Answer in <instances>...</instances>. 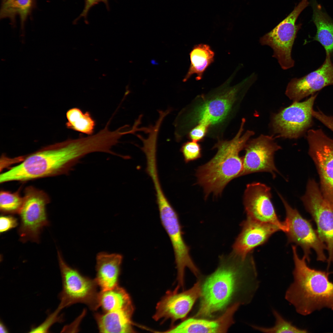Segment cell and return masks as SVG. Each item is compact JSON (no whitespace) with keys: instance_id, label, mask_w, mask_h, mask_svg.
I'll return each instance as SVG.
<instances>
[{"instance_id":"6da1fadb","label":"cell","mask_w":333,"mask_h":333,"mask_svg":"<svg viewBox=\"0 0 333 333\" xmlns=\"http://www.w3.org/2000/svg\"><path fill=\"white\" fill-rule=\"evenodd\" d=\"M200 281L201 295L194 317L206 319L223 314L234 304H249L260 284L251 253L245 258L232 252L220 257L217 269Z\"/></svg>"},{"instance_id":"7a4b0ae2","label":"cell","mask_w":333,"mask_h":333,"mask_svg":"<svg viewBox=\"0 0 333 333\" xmlns=\"http://www.w3.org/2000/svg\"><path fill=\"white\" fill-rule=\"evenodd\" d=\"M93 150L91 139L81 136L44 146L1 174L0 183L26 181L67 174L81 158Z\"/></svg>"},{"instance_id":"3957f363","label":"cell","mask_w":333,"mask_h":333,"mask_svg":"<svg viewBox=\"0 0 333 333\" xmlns=\"http://www.w3.org/2000/svg\"><path fill=\"white\" fill-rule=\"evenodd\" d=\"M294 268V281L287 289L286 299L300 314L306 315L327 308L333 310V282L330 273L310 268L304 256L301 258L292 246Z\"/></svg>"},{"instance_id":"277c9868","label":"cell","mask_w":333,"mask_h":333,"mask_svg":"<svg viewBox=\"0 0 333 333\" xmlns=\"http://www.w3.org/2000/svg\"><path fill=\"white\" fill-rule=\"evenodd\" d=\"M245 121V119H242L240 129L232 139L216 143L214 147L217 149L216 154L198 168L196 175L197 183L203 188L205 199L211 193L216 196L221 195L228 183L239 177L242 172L243 160L240 152L254 134L251 130L242 134Z\"/></svg>"},{"instance_id":"5b68a950","label":"cell","mask_w":333,"mask_h":333,"mask_svg":"<svg viewBox=\"0 0 333 333\" xmlns=\"http://www.w3.org/2000/svg\"><path fill=\"white\" fill-rule=\"evenodd\" d=\"M58 258L62 278V287L59 294L60 302L57 309L63 308L73 304L80 303L96 310L100 306L98 286L95 279L81 274L76 269L68 265L60 251Z\"/></svg>"},{"instance_id":"8992f818","label":"cell","mask_w":333,"mask_h":333,"mask_svg":"<svg viewBox=\"0 0 333 333\" xmlns=\"http://www.w3.org/2000/svg\"><path fill=\"white\" fill-rule=\"evenodd\" d=\"M309 4V0H302L293 11L271 31L260 39L262 45L273 50V57L276 58L282 68L293 67L294 61L292 57V48L301 24H296L301 12Z\"/></svg>"},{"instance_id":"52a82bcc","label":"cell","mask_w":333,"mask_h":333,"mask_svg":"<svg viewBox=\"0 0 333 333\" xmlns=\"http://www.w3.org/2000/svg\"><path fill=\"white\" fill-rule=\"evenodd\" d=\"M24 193L23 204L18 213L20 240L24 242H38L42 230L49 224L46 207L49 198L44 191L32 186L26 187Z\"/></svg>"},{"instance_id":"ba28073f","label":"cell","mask_w":333,"mask_h":333,"mask_svg":"<svg viewBox=\"0 0 333 333\" xmlns=\"http://www.w3.org/2000/svg\"><path fill=\"white\" fill-rule=\"evenodd\" d=\"M301 200L315 223L317 231L328 253L327 268L333 264V205L323 197L319 185L313 179L307 182Z\"/></svg>"},{"instance_id":"9c48e42d","label":"cell","mask_w":333,"mask_h":333,"mask_svg":"<svg viewBox=\"0 0 333 333\" xmlns=\"http://www.w3.org/2000/svg\"><path fill=\"white\" fill-rule=\"evenodd\" d=\"M306 139L308 154L319 175L320 190L324 199L333 205V139L321 129H309Z\"/></svg>"},{"instance_id":"30bf717a","label":"cell","mask_w":333,"mask_h":333,"mask_svg":"<svg viewBox=\"0 0 333 333\" xmlns=\"http://www.w3.org/2000/svg\"><path fill=\"white\" fill-rule=\"evenodd\" d=\"M285 209L286 218L285 221L288 228L286 232L289 243H293L302 249L304 255L310 262L311 250H314L318 261L324 262L327 259L324 253L327 249L310 220L303 218L295 208H293L279 193L278 194Z\"/></svg>"},{"instance_id":"8fae6325","label":"cell","mask_w":333,"mask_h":333,"mask_svg":"<svg viewBox=\"0 0 333 333\" xmlns=\"http://www.w3.org/2000/svg\"><path fill=\"white\" fill-rule=\"evenodd\" d=\"M318 93L304 101H294L273 116L272 125L278 137L297 138L312 126L313 107Z\"/></svg>"},{"instance_id":"7c38bea8","label":"cell","mask_w":333,"mask_h":333,"mask_svg":"<svg viewBox=\"0 0 333 333\" xmlns=\"http://www.w3.org/2000/svg\"><path fill=\"white\" fill-rule=\"evenodd\" d=\"M162 225L170 240L177 269L178 285L183 286L185 269L188 268L197 278L199 271L189 253V248L185 242L178 214L171 204L158 208Z\"/></svg>"},{"instance_id":"4fadbf2b","label":"cell","mask_w":333,"mask_h":333,"mask_svg":"<svg viewBox=\"0 0 333 333\" xmlns=\"http://www.w3.org/2000/svg\"><path fill=\"white\" fill-rule=\"evenodd\" d=\"M271 198V189L264 184L253 182L247 184L243 199L247 218L274 225L286 232L287 226L285 221L279 219Z\"/></svg>"},{"instance_id":"5bb4252c","label":"cell","mask_w":333,"mask_h":333,"mask_svg":"<svg viewBox=\"0 0 333 333\" xmlns=\"http://www.w3.org/2000/svg\"><path fill=\"white\" fill-rule=\"evenodd\" d=\"M243 157V168L239 176L258 172L270 173L273 178L279 171L274 159L275 152L281 149L273 136L261 134L248 141Z\"/></svg>"},{"instance_id":"9a60e30c","label":"cell","mask_w":333,"mask_h":333,"mask_svg":"<svg viewBox=\"0 0 333 333\" xmlns=\"http://www.w3.org/2000/svg\"><path fill=\"white\" fill-rule=\"evenodd\" d=\"M177 286L173 291H168L157 303L153 318L155 321L171 319L175 322L184 319L194 304L201 295L200 280L190 289L179 293Z\"/></svg>"},{"instance_id":"2e32d148","label":"cell","mask_w":333,"mask_h":333,"mask_svg":"<svg viewBox=\"0 0 333 333\" xmlns=\"http://www.w3.org/2000/svg\"><path fill=\"white\" fill-rule=\"evenodd\" d=\"M331 57L326 55L323 64L318 68L300 78L292 79L289 83L285 94L294 101L316 93L324 87L333 85V63Z\"/></svg>"},{"instance_id":"e0dca14e","label":"cell","mask_w":333,"mask_h":333,"mask_svg":"<svg viewBox=\"0 0 333 333\" xmlns=\"http://www.w3.org/2000/svg\"><path fill=\"white\" fill-rule=\"evenodd\" d=\"M241 225V231L233 245L232 253L243 258L254 248L265 243L273 233L280 230L274 225L248 218Z\"/></svg>"},{"instance_id":"ac0fdd59","label":"cell","mask_w":333,"mask_h":333,"mask_svg":"<svg viewBox=\"0 0 333 333\" xmlns=\"http://www.w3.org/2000/svg\"><path fill=\"white\" fill-rule=\"evenodd\" d=\"M240 305L235 304L214 320L192 318L167 331L168 333H226L234 323L233 317Z\"/></svg>"},{"instance_id":"d6986e66","label":"cell","mask_w":333,"mask_h":333,"mask_svg":"<svg viewBox=\"0 0 333 333\" xmlns=\"http://www.w3.org/2000/svg\"><path fill=\"white\" fill-rule=\"evenodd\" d=\"M237 90V87L230 89L201 105L195 112L196 121L208 126L223 121L235 101Z\"/></svg>"},{"instance_id":"ffe728a7","label":"cell","mask_w":333,"mask_h":333,"mask_svg":"<svg viewBox=\"0 0 333 333\" xmlns=\"http://www.w3.org/2000/svg\"><path fill=\"white\" fill-rule=\"evenodd\" d=\"M123 258L122 256L118 253L101 252L97 255L95 279L101 291L112 289L118 285Z\"/></svg>"},{"instance_id":"44dd1931","label":"cell","mask_w":333,"mask_h":333,"mask_svg":"<svg viewBox=\"0 0 333 333\" xmlns=\"http://www.w3.org/2000/svg\"><path fill=\"white\" fill-rule=\"evenodd\" d=\"M134 310H121L96 313L94 317L99 330L101 333H131V317Z\"/></svg>"},{"instance_id":"7402d4cb","label":"cell","mask_w":333,"mask_h":333,"mask_svg":"<svg viewBox=\"0 0 333 333\" xmlns=\"http://www.w3.org/2000/svg\"><path fill=\"white\" fill-rule=\"evenodd\" d=\"M313 20L317 29L314 39L324 48L326 55H333V22L324 13L320 5H313Z\"/></svg>"},{"instance_id":"603a6c76","label":"cell","mask_w":333,"mask_h":333,"mask_svg":"<svg viewBox=\"0 0 333 333\" xmlns=\"http://www.w3.org/2000/svg\"><path fill=\"white\" fill-rule=\"evenodd\" d=\"M214 52L208 45L200 44L195 45L190 53L191 64L183 81L185 82L194 74L196 80L203 77L204 72L214 61Z\"/></svg>"},{"instance_id":"cb8c5ba5","label":"cell","mask_w":333,"mask_h":333,"mask_svg":"<svg viewBox=\"0 0 333 333\" xmlns=\"http://www.w3.org/2000/svg\"><path fill=\"white\" fill-rule=\"evenodd\" d=\"M36 6V0H1L0 18H8L14 25L16 17L18 16L23 30L26 20Z\"/></svg>"},{"instance_id":"d4e9b609","label":"cell","mask_w":333,"mask_h":333,"mask_svg":"<svg viewBox=\"0 0 333 333\" xmlns=\"http://www.w3.org/2000/svg\"><path fill=\"white\" fill-rule=\"evenodd\" d=\"M100 306L104 312L121 310H134L128 294L118 285L99 293Z\"/></svg>"},{"instance_id":"484cf974","label":"cell","mask_w":333,"mask_h":333,"mask_svg":"<svg viewBox=\"0 0 333 333\" xmlns=\"http://www.w3.org/2000/svg\"><path fill=\"white\" fill-rule=\"evenodd\" d=\"M66 117L67 128L88 136L93 134L96 121L89 112L84 113L79 108H73L67 111Z\"/></svg>"},{"instance_id":"4316f807","label":"cell","mask_w":333,"mask_h":333,"mask_svg":"<svg viewBox=\"0 0 333 333\" xmlns=\"http://www.w3.org/2000/svg\"><path fill=\"white\" fill-rule=\"evenodd\" d=\"M23 197L18 192H10L1 191L0 194V210L3 214L19 213L22 207Z\"/></svg>"},{"instance_id":"83f0119b","label":"cell","mask_w":333,"mask_h":333,"mask_svg":"<svg viewBox=\"0 0 333 333\" xmlns=\"http://www.w3.org/2000/svg\"><path fill=\"white\" fill-rule=\"evenodd\" d=\"M275 318V325L269 328L263 327L255 325L251 327L254 329L264 333H306V330L299 328L292 325V323L285 320L276 310H273Z\"/></svg>"},{"instance_id":"f1b7e54d","label":"cell","mask_w":333,"mask_h":333,"mask_svg":"<svg viewBox=\"0 0 333 333\" xmlns=\"http://www.w3.org/2000/svg\"><path fill=\"white\" fill-rule=\"evenodd\" d=\"M180 150L186 163L196 160L201 156L200 146L196 141H192L184 143Z\"/></svg>"},{"instance_id":"f546056e","label":"cell","mask_w":333,"mask_h":333,"mask_svg":"<svg viewBox=\"0 0 333 333\" xmlns=\"http://www.w3.org/2000/svg\"><path fill=\"white\" fill-rule=\"evenodd\" d=\"M60 311L57 308L41 324L36 327L32 328L30 332L44 333L47 332L50 327L54 323L61 320L60 316L59 315Z\"/></svg>"},{"instance_id":"4dcf8cb0","label":"cell","mask_w":333,"mask_h":333,"mask_svg":"<svg viewBox=\"0 0 333 333\" xmlns=\"http://www.w3.org/2000/svg\"><path fill=\"white\" fill-rule=\"evenodd\" d=\"M84 6L83 11L80 15L73 21L74 23L77 22L81 18H83L85 22L87 23V16L90 9L93 6L98 4L100 2H102L105 5L107 9L109 10V6L108 0H84Z\"/></svg>"},{"instance_id":"1f68e13d","label":"cell","mask_w":333,"mask_h":333,"mask_svg":"<svg viewBox=\"0 0 333 333\" xmlns=\"http://www.w3.org/2000/svg\"><path fill=\"white\" fill-rule=\"evenodd\" d=\"M208 126L202 123L193 128L190 132L189 136L192 141L197 142L202 139L205 136Z\"/></svg>"},{"instance_id":"d6a6232c","label":"cell","mask_w":333,"mask_h":333,"mask_svg":"<svg viewBox=\"0 0 333 333\" xmlns=\"http://www.w3.org/2000/svg\"><path fill=\"white\" fill-rule=\"evenodd\" d=\"M18 224L17 219L11 216L3 215L0 219V232L3 233L16 227Z\"/></svg>"},{"instance_id":"836d02e7","label":"cell","mask_w":333,"mask_h":333,"mask_svg":"<svg viewBox=\"0 0 333 333\" xmlns=\"http://www.w3.org/2000/svg\"><path fill=\"white\" fill-rule=\"evenodd\" d=\"M8 332V330L6 327L3 323L1 321L0 323V332L1 333H7Z\"/></svg>"},{"instance_id":"e575fe53","label":"cell","mask_w":333,"mask_h":333,"mask_svg":"<svg viewBox=\"0 0 333 333\" xmlns=\"http://www.w3.org/2000/svg\"><path fill=\"white\" fill-rule=\"evenodd\" d=\"M333 273V271H332V272H331V273Z\"/></svg>"}]
</instances>
